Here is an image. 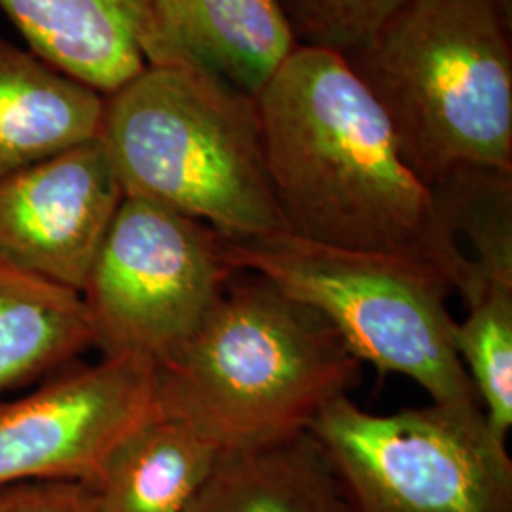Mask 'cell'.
<instances>
[{
    "mask_svg": "<svg viewBox=\"0 0 512 512\" xmlns=\"http://www.w3.org/2000/svg\"><path fill=\"white\" fill-rule=\"evenodd\" d=\"M262 148L285 232L401 256L461 293L469 256L395 131L344 55L296 46L256 95Z\"/></svg>",
    "mask_w": 512,
    "mask_h": 512,
    "instance_id": "obj_1",
    "label": "cell"
},
{
    "mask_svg": "<svg viewBox=\"0 0 512 512\" xmlns=\"http://www.w3.org/2000/svg\"><path fill=\"white\" fill-rule=\"evenodd\" d=\"M329 321L253 272L236 270L200 329L156 368L158 412L219 450L308 431L361 380Z\"/></svg>",
    "mask_w": 512,
    "mask_h": 512,
    "instance_id": "obj_2",
    "label": "cell"
},
{
    "mask_svg": "<svg viewBox=\"0 0 512 512\" xmlns=\"http://www.w3.org/2000/svg\"><path fill=\"white\" fill-rule=\"evenodd\" d=\"M511 0H406L344 54L431 188L475 165L512 171Z\"/></svg>",
    "mask_w": 512,
    "mask_h": 512,
    "instance_id": "obj_3",
    "label": "cell"
},
{
    "mask_svg": "<svg viewBox=\"0 0 512 512\" xmlns=\"http://www.w3.org/2000/svg\"><path fill=\"white\" fill-rule=\"evenodd\" d=\"M101 141L126 196L200 220L226 241L285 232L256 99L222 78L147 67L105 95Z\"/></svg>",
    "mask_w": 512,
    "mask_h": 512,
    "instance_id": "obj_4",
    "label": "cell"
},
{
    "mask_svg": "<svg viewBox=\"0 0 512 512\" xmlns=\"http://www.w3.org/2000/svg\"><path fill=\"white\" fill-rule=\"evenodd\" d=\"M226 262L253 272L321 313L351 353L382 372L412 378L433 403L482 410L458 351L450 285L406 258L353 251L275 232L222 239Z\"/></svg>",
    "mask_w": 512,
    "mask_h": 512,
    "instance_id": "obj_5",
    "label": "cell"
},
{
    "mask_svg": "<svg viewBox=\"0 0 512 512\" xmlns=\"http://www.w3.org/2000/svg\"><path fill=\"white\" fill-rule=\"evenodd\" d=\"M353 512H512V461L482 410L378 416L342 395L311 421Z\"/></svg>",
    "mask_w": 512,
    "mask_h": 512,
    "instance_id": "obj_6",
    "label": "cell"
},
{
    "mask_svg": "<svg viewBox=\"0 0 512 512\" xmlns=\"http://www.w3.org/2000/svg\"><path fill=\"white\" fill-rule=\"evenodd\" d=\"M234 274L213 228L126 196L80 293L93 348L164 365L200 329Z\"/></svg>",
    "mask_w": 512,
    "mask_h": 512,
    "instance_id": "obj_7",
    "label": "cell"
},
{
    "mask_svg": "<svg viewBox=\"0 0 512 512\" xmlns=\"http://www.w3.org/2000/svg\"><path fill=\"white\" fill-rule=\"evenodd\" d=\"M158 414L156 366L103 357L16 401H0V488L80 482L92 488L116 446Z\"/></svg>",
    "mask_w": 512,
    "mask_h": 512,
    "instance_id": "obj_8",
    "label": "cell"
},
{
    "mask_svg": "<svg viewBox=\"0 0 512 512\" xmlns=\"http://www.w3.org/2000/svg\"><path fill=\"white\" fill-rule=\"evenodd\" d=\"M126 194L101 137L0 177V258L78 293Z\"/></svg>",
    "mask_w": 512,
    "mask_h": 512,
    "instance_id": "obj_9",
    "label": "cell"
},
{
    "mask_svg": "<svg viewBox=\"0 0 512 512\" xmlns=\"http://www.w3.org/2000/svg\"><path fill=\"white\" fill-rule=\"evenodd\" d=\"M275 0H147V67H183L256 97L296 48Z\"/></svg>",
    "mask_w": 512,
    "mask_h": 512,
    "instance_id": "obj_10",
    "label": "cell"
},
{
    "mask_svg": "<svg viewBox=\"0 0 512 512\" xmlns=\"http://www.w3.org/2000/svg\"><path fill=\"white\" fill-rule=\"evenodd\" d=\"M29 50L103 95L145 71L147 0H0Z\"/></svg>",
    "mask_w": 512,
    "mask_h": 512,
    "instance_id": "obj_11",
    "label": "cell"
},
{
    "mask_svg": "<svg viewBox=\"0 0 512 512\" xmlns=\"http://www.w3.org/2000/svg\"><path fill=\"white\" fill-rule=\"evenodd\" d=\"M105 95L0 37V177L101 137Z\"/></svg>",
    "mask_w": 512,
    "mask_h": 512,
    "instance_id": "obj_12",
    "label": "cell"
},
{
    "mask_svg": "<svg viewBox=\"0 0 512 512\" xmlns=\"http://www.w3.org/2000/svg\"><path fill=\"white\" fill-rule=\"evenodd\" d=\"M184 512H353L327 452L308 431L219 450Z\"/></svg>",
    "mask_w": 512,
    "mask_h": 512,
    "instance_id": "obj_13",
    "label": "cell"
},
{
    "mask_svg": "<svg viewBox=\"0 0 512 512\" xmlns=\"http://www.w3.org/2000/svg\"><path fill=\"white\" fill-rule=\"evenodd\" d=\"M217 456L211 440L158 412L110 454L90 512H184Z\"/></svg>",
    "mask_w": 512,
    "mask_h": 512,
    "instance_id": "obj_14",
    "label": "cell"
},
{
    "mask_svg": "<svg viewBox=\"0 0 512 512\" xmlns=\"http://www.w3.org/2000/svg\"><path fill=\"white\" fill-rule=\"evenodd\" d=\"M93 348L82 294L0 258V395Z\"/></svg>",
    "mask_w": 512,
    "mask_h": 512,
    "instance_id": "obj_15",
    "label": "cell"
},
{
    "mask_svg": "<svg viewBox=\"0 0 512 512\" xmlns=\"http://www.w3.org/2000/svg\"><path fill=\"white\" fill-rule=\"evenodd\" d=\"M461 296L467 317L456 323L454 348L495 439L512 427V275H469Z\"/></svg>",
    "mask_w": 512,
    "mask_h": 512,
    "instance_id": "obj_16",
    "label": "cell"
},
{
    "mask_svg": "<svg viewBox=\"0 0 512 512\" xmlns=\"http://www.w3.org/2000/svg\"><path fill=\"white\" fill-rule=\"evenodd\" d=\"M406 0H275L298 46L348 54Z\"/></svg>",
    "mask_w": 512,
    "mask_h": 512,
    "instance_id": "obj_17",
    "label": "cell"
},
{
    "mask_svg": "<svg viewBox=\"0 0 512 512\" xmlns=\"http://www.w3.org/2000/svg\"><path fill=\"white\" fill-rule=\"evenodd\" d=\"M92 488L80 482H23L0 488V512H90Z\"/></svg>",
    "mask_w": 512,
    "mask_h": 512,
    "instance_id": "obj_18",
    "label": "cell"
}]
</instances>
